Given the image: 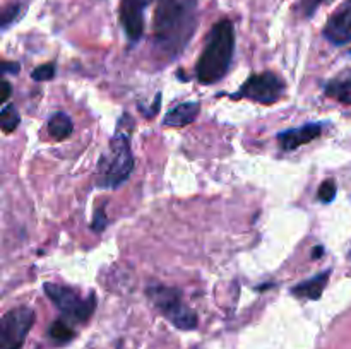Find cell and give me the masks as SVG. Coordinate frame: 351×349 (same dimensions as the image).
Instances as JSON below:
<instances>
[{"label": "cell", "instance_id": "22", "mask_svg": "<svg viewBox=\"0 0 351 349\" xmlns=\"http://www.w3.org/2000/svg\"><path fill=\"white\" fill-rule=\"evenodd\" d=\"M2 72L3 74H17L19 72V64H16V62H3Z\"/></svg>", "mask_w": 351, "mask_h": 349}, {"label": "cell", "instance_id": "14", "mask_svg": "<svg viewBox=\"0 0 351 349\" xmlns=\"http://www.w3.org/2000/svg\"><path fill=\"white\" fill-rule=\"evenodd\" d=\"M326 94L338 99L339 103L351 105V77L343 81H332L326 86Z\"/></svg>", "mask_w": 351, "mask_h": 349}, {"label": "cell", "instance_id": "15", "mask_svg": "<svg viewBox=\"0 0 351 349\" xmlns=\"http://www.w3.org/2000/svg\"><path fill=\"white\" fill-rule=\"evenodd\" d=\"M50 337L57 344H65V342L72 341L74 339V328H72L71 320H67V318L55 320L50 327Z\"/></svg>", "mask_w": 351, "mask_h": 349}, {"label": "cell", "instance_id": "12", "mask_svg": "<svg viewBox=\"0 0 351 349\" xmlns=\"http://www.w3.org/2000/svg\"><path fill=\"white\" fill-rule=\"evenodd\" d=\"M329 277H331V270H324V272L317 274V276L311 277V279L304 281V283L297 284L291 289V293L298 298H307V300H319L322 296L326 284H328Z\"/></svg>", "mask_w": 351, "mask_h": 349}, {"label": "cell", "instance_id": "4", "mask_svg": "<svg viewBox=\"0 0 351 349\" xmlns=\"http://www.w3.org/2000/svg\"><path fill=\"white\" fill-rule=\"evenodd\" d=\"M147 296L175 327L184 328V331H192L197 327V315L182 301L180 291L175 287L151 284L147 287Z\"/></svg>", "mask_w": 351, "mask_h": 349}, {"label": "cell", "instance_id": "25", "mask_svg": "<svg viewBox=\"0 0 351 349\" xmlns=\"http://www.w3.org/2000/svg\"><path fill=\"white\" fill-rule=\"evenodd\" d=\"M350 55H351V50H350Z\"/></svg>", "mask_w": 351, "mask_h": 349}, {"label": "cell", "instance_id": "21", "mask_svg": "<svg viewBox=\"0 0 351 349\" xmlns=\"http://www.w3.org/2000/svg\"><path fill=\"white\" fill-rule=\"evenodd\" d=\"M322 2H326V0H304V2H302V7H304L305 10V16L311 17Z\"/></svg>", "mask_w": 351, "mask_h": 349}, {"label": "cell", "instance_id": "17", "mask_svg": "<svg viewBox=\"0 0 351 349\" xmlns=\"http://www.w3.org/2000/svg\"><path fill=\"white\" fill-rule=\"evenodd\" d=\"M336 197V183L335 180H326L322 181L321 187H319L317 198L322 204H331Z\"/></svg>", "mask_w": 351, "mask_h": 349}, {"label": "cell", "instance_id": "2", "mask_svg": "<svg viewBox=\"0 0 351 349\" xmlns=\"http://www.w3.org/2000/svg\"><path fill=\"white\" fill-rule=\"evenodd\" d=\"M235 50V29L228 19L213 26L206 40L204 50L195 65V75L201 84H215L230 70Z\"/></svg>", "mask_w": 351, "mask_h": 349}, {"label": "cell", "instance_id": "20", "mask_svg": "<svg viewBox=\"0 0 351 349\" xmlns=\"http://www.w3.org/2000/svg\"><path fill=\"white\" fill-rule=\"evenodd\" d=\"M106 216H105V207H99L98 211L95 212V221H93V229L95 231H103V228L106 226Z\"/></svg>", "mask_w": 351, "mask_h": 349}, {"label": "cell", "instance_id": "3", "mask_svg": "<svg viewBox=\"0 0 351 349\" xmlns=\"http://www.w3.org/2000/svg\"><path fill=\"white\" fill-rule=\"evenodd\" d=\"M130 116L120 118L119 129L108 144V149L101 156L98 168V185L105 188H117L129 180L134 170V156L130 149Z\"/></svg>", "mask_w": 351, "mask_h": 349}, {"label": "cell", "instance_id": "6", "mask_svg": "<svg viewBox=\"0 0 351 349\" xmlns=\"http://www.w3.org/2000/svg\"><path fill=\"white\" fill-rule=\"evenodd\" d=\"M285 94V82L274 72L254 74L242 84V88L232 96L233 99L247 98L261 105H274Z\"/></svg>", "mask_w": 351, "mask_h": 349}, {"label": "cell", "instance_id": "19", "mask_svg": "<svg viewBox=\"0 0 351 349\" xmlns=\"http://www.w3.org/2000/svg\"><path fill=\"white\" fill-rule=\"evenodd\" d=\"M19 14H21L19 3H12V5L7 7V9L3 10V14H2V27H3V29H5L9 24H12L14 21L19 17Z\"/></svg>", "mask_w": 351, "mask_h": 349}, {"label": "cell", "instance_id": "7", "mask_svg": "<svg viewBox=\"0 0 351 349\" xmlns=\"http://www.w3.org/2000/svg\"><path fill=\"white\" fill-rule=\"evenodd\" d=\"M34 324V311L17 307L5 311L0 322V349H21Z\"/></svg>", "mask_w": 351, "mask_h": 349}, {"label": "cell", "instance_id": "24", "mask_svg": "<svg viewBox=\"0 0 351 349\" xmlns=\"http://www.w3.org/2000/svg\"><path fill=\"white\" fill-rule=\"evenodd\" d=\"M322 253H324V248H322V246H317V248H314L312 255H314V259H321Z\"/></svg>", "mask_w": 351, "mask_h": 349}, {"label": "cell", "instance_id": "8", "mask_svg": "<svg viewBox=\"0 0 351 349\" xmlns=\"http://www.w3.org/2000/svg\"><path fill=\"white\" fill-rule=\"evenodd\" d=\"M151 0H122L120 5V21L123 31L132 43L139 41L144 33V10Z\"/></svg>", "mask_w": 351, "mask_h": 349}, {"label": "cell", "instance_id": "5", "mask_svg": "<svg viewBox=\"0 0 351 349\" xmlns=\"http://www.w3.org/2000/svg\"><path fill=\"white\" fill-rule=\"evenodd\" d=\"M45 293L53 301L55 307L64 313V318L74 322H86L93 315L96 308V296L89 294L88 298H81L77 291L62 284L47 283Z\"/></svg>", "mask_w": 351, "mask_h": 349}, {"label": "cell", "instance_id": "1", "mask_svg": "<svg viewBox=\"0 0 351 349\" xmlns=\"http://www.w3.org/2000/svg\"><path fill=\"white\" fill-rule=\"evenodd\" d=\"M197 27V0H156L153 33L158 51L177 58Z\"/></svg>", "mask_w": 351, "mask_h": 349}, {"label": "cell", "instance_id": "13", "mask_svg": "<svg viewBox=\"0 0 351 349\" xmlns=\"http://www.w3.org/2000/svg\"><path fill=\"white\" fill-rule=\"evenodd\" d=\"M72 120L67 113L57 112L50 116L48 120V133L53 137L55 140H64L67 139L72 133Z\"/></svg>", "mask_w": 351, "mask_h": 349}, {"label": "cell", "instance_id": "10", "mask_svg": "<svg viewBox=\"0 0 351 349\" xmlns=\"http://www.w3.org/2000/svg\"><path fill=\"white\" fill-rule=\"evenodd\" d=\"M322 132V123H305V125L297 127V129H288L278 133V142L281 149L295 151L304 144L312 142L317 139Z\"/></svg>", "mask_w": 351, "mask_h": 349}, {"label": "cell", "instance_id": "16", "mask_svg": "<svg viewBox=\"0 0 351 349\" xmlns=\"http://www.w3.org/2000/svg\"><path fill=\"white\" fill-rule=\"evenodd\" d=\"M21 116L19 112L14 105H3L2 113H0V123H2V132L10 133L19 127Z\"/></svg>", "mask_w": 351, "mask_h": 349}, {"label": "cell", "instance_id": "11", "mask_svg": "<svg viewBox=\"0 0 351 349\" xmlns=\"http://www.w3.org/2000/svg\"><path fill=\"white\" fill-rule=\"evenodd\" d=\"M199 112H201V106L199 103H180V105L173 106L170 112L165 115L163 125L165 127H185L189 123L194 122L197 118Z\"/></svg>", "mask_w": 351, "mask_h": 349}, {"label": "cell", "instance_id": "23", "mask_svg": "<svg viewBox=\"0 0 351 349\" xmlns=\"http://www.w3.org/2000/svg\"><path fill=\"white\" fill-rule=\"evenodd\" d=\"M10 96V84H9V81H3V94H2V101L5 103L7 101V98H9Z\"/></svg>", "mask_w": 351, "mask_h": 349}, {"label": "cell", "instance_id": "9", "mask_svg": "<svg viewBox=\"0 0 351 349\" xmlns=\"http://www.w3.org/2000/svg\"><path fill=\"white\" fill-rule=\"evenodd\" d=\"M326 40L332 44H346L351 41V0L336 9L324 26Z\"/></svg>", "mask_w": 351, "mask_h": 349}, {"label": "cell", "instance_id": "18", "mask_svg": "<svg viewBox=\"0 0 351 349\" xmlns=\"http://www.w3.org/2000/svg\"><path fill=\"white\" fill-rule=\"evenodd\" d=\"M53 75H55L53 64L40 65V67L34 68V70L31 72V77H33L34 81H50V79H53Z\"/></svg>", "mask_w": 351, "mask_h": 349}]
</instances>
